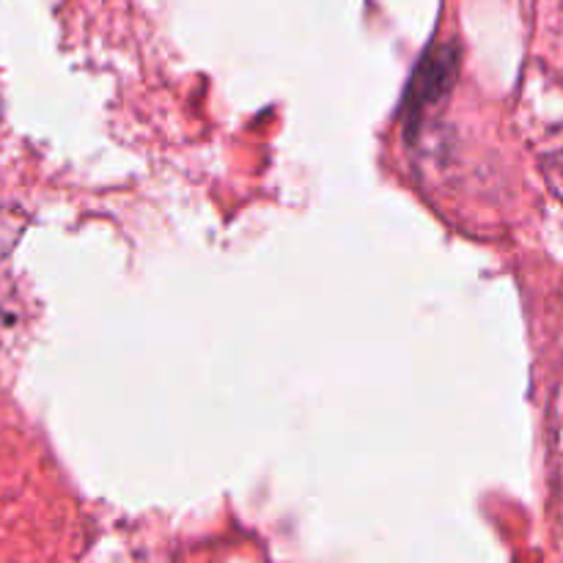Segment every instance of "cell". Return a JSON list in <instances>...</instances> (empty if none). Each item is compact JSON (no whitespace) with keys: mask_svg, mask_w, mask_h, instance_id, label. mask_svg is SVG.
Here are the masks:
<instances>
[{"mask_svg":"<svg viewBox=\"0 0 563 563\" xmlns=\"http://www.w3.org/2000/svg\"><path fill=\"white\" fill-rule=\"evenodd\" d=\"M544 181H548V187L553 190V196L563 201V148H559V152H553L544 159Z\"/></svg>","mask_w":563,"mask_h":563,"instance_id":"obj_2","label":"cell"},{"mask_svg":"<svg viewBox=\"0 0 563 563\" xmlns=\"http://www.w3.org/2000/svg\"><path fill=\"white\" fill-rule=\"evenodd\" d=\"M25 225H27V214L22 212V209L3 207V203H0V258H5L11 251H14V245L20 242Z\"/></svg>","mask_w":563,"mask_h":563,"instance_id":"obj_1","label":"cell"}]
</instances>
